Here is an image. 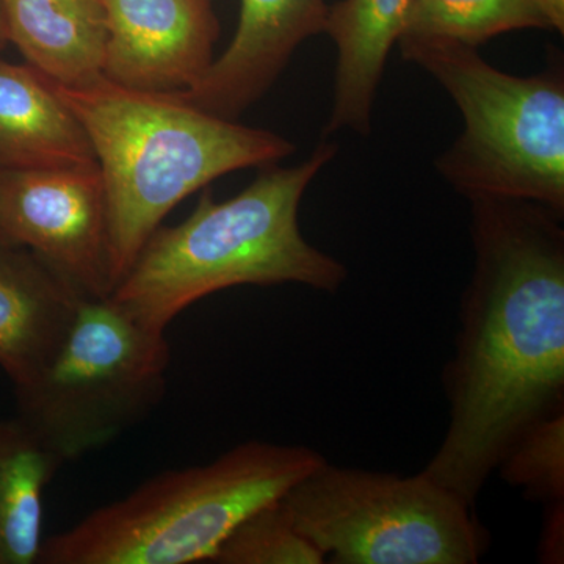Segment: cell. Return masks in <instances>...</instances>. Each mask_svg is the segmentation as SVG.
<instances>
[{
    "mask_svg": "<svg viewBox=\"0 0 564 564\" xmlns=\"http://www.w3.org/2000/svg\"><path fill=\"white\" fill-rule=\"evenodd\" d=\"M88 165L90 140L50 79L0 58V169Z\"/></svg>",
    "mask_w": 564,
    "mask_h": 564,
    "instance_id": "4fadbf2b",
    "label": "cell"
},
{
    "mask_svg": "<svg viewBox=\"0 0 564 564\" xmlns=\"http://www.w3.org/2000/svg\"><path fill=\"white\" fill-rule=\"evenodd\" d=\"M104 77L139 90H191L214 63L220 24L210 0H102Z\"/></svg>",
    "mask_w": 564,
    "mask_h": 564,
    "instance_id": "9c48e42d",
    "label": "cell"
},
{
    "mask_svg": "<svg viewBox=\"0 0 564 564\" xmlns=\"http://www.w3.org/2000/svg\"><path fill=\"white\" fill-rule=\"evenodd\" d=\"M497 470L545 505L564 499V411L527 429L508 448Z\"/></svg>",
    "mask_w": 564,
    "mask_h": 564,
    "instance_id": "ac0fdd59",
    "label": "cell"
},
{
    "mask_svg": "<svg viewBox=\"0 0 564 564\" xmlns=\"http://www.w3.org/2000/svg\"><path fill=\"white\" fill-rule=\"evenodd\" d=\"M293 524L334 564H475L486 533L470 505L421 473L323 462L281 497Z\"/></svg>",
    "mask_w": 564,
    "mask_h": 564,
    "instance_id": "52a82bcc",
    "label": "cell"
},
{
    "mask_svg": "<svg viewBox=\"0 0 564 564\" xmlns=\"http://www.w3.org/2000/svg\"><path fill=\"white\" fill-rule=\"evenodd\" d=\"M325 458L306 445L250 441L202 466L166 470L47 538L41 564L210 562L254 511L280 500Z\"/></svg>",
    "mask_w": 564,
    "mask_h": 564,
    "instance_id": "277c9868",
    "label": "cell"
},
{
    "mask_svg": "<svg viewBox=\"0 0 564 564\" xmlns=\"http://www.w3.org/2000/svg\"><path fill=\"white\" fill-rule=\"evenodd\" d=\"M7 31L29 66L54 84L79 87L104 76L102 0H0Z\"/></svg>",
    "mask_w": 564,
    "mask_h": 564,
    "instance_id": "5bb4252c",
    "label": "cell"
},
{
    "mask_svg": "<svg viewBox=\"0 0 564 564\" xmlns=\"http://www.w3.org/2000/svg\"><path fill=\"white\" fill-rule=\"evenodd\" d=\"M336 155L337 144L323 140L299 165L263 166L231 199L215 202L204 188L188 218L152 234L111 299L148 328L166 333L192 304L237 285L339 291L347 267L307 242L299 221L304 193Z\"/></svg>",
    "mask_w": 564,
    "mask_h": 564,
    "instance_id": "3957f363",
    "label": "cell"
},
{
    "mask_svg": "<svg viewBox=\"0 0 564 564\" xmlns=\"http://www.w3.org/2000/svg\"><path fill=\"white\" fill-rule=\"evenodd\" d=\"M563 502L547 505L543 532V558L549 563H558L563 558Z\"/></svg>",
    "mask_w": 564,
    "mask_h": 564,
    "instance_id": "d6986e66",
    "label": "cell"
},
{
    "mask_svg": "<svg viewBox=\"0 0 564 564\" xmlns=\"http://www.w3.org/2000/svg\"><path fill=\"white\" fill-rule=\"evenodd\" d=\"M51 84L87 133L101 173L113 289L177 204L225 174L296 151L280 133L209 113L176 93L104 76L79 87Z\"/></svg>",
    "mask_w": 564,
    "mask_h": 564,
    "instance_id": "7a4b0ae2",
    "label": "cell"
},
{
    "mask_svg": "<svg viewBox=\"0 0 564 564\" xmlns=\"http://www.w3.org/2000/svg\"><path fill=\"white\" fill-rule=\"evenodd\" d=\"M397 44L463 115L462 135L434 162L441 177L467 199H524L564 214L562 70L513 76L455 41L400 36Z\"/></svg>",
    "mask_w": 564,
    "mask_h": 564,
    "instance_id": "5b68a950",
    "label": "cell"
},
{
    "mask_svg": "<svg viewBox=\"0 0 564 564\" xmlns=\"http://www.w3.org/2000/svg\"><path fill=\"white\" fill-rule=\"evenodd\" d=\"M166 333L107 296H82L68 332L33 380L14 386L18 417L63 463L106 447L143 421L166 392Z\"/></svg>",
    "mask_w": 564,
    "mask_h": 564,
    "instance_id": "8992f818",
    "label": "cell"
},
{
    "mask_svg": "<svg viewBox=\"0 0 564 564\" xmlns=\"http://www.w3.org/2000/svg\"><path fill=\"white\" fill-rule=\"evenodd\" d=\"M543 9L545 17L551 21L554 31H564V0H536Z\"/></svg>",
    "mask_w": 564,
    "mask_h": 564,
    "instance_id": "ffe728a7",
    "label": "cell"
},
{
    "mask_svg": "<svg viewBox=\"0 0 564 564\" xmlns=\"http://www.w3.org/2000/svg\"><path fill=\"white\" fill-rule=\"evenodd\" d=\"M82 296L28 248L0 239V369L13 388L50 362Z\"/></svg>",
    "mask_w": 564,
    "mask_h": 564,
    "instance_id": "8fae6325",
    "label": "cell"
},
{
    "mask_svg": "<svg viewBox=\"0 0 564 564\" xmlns=\"http://www.w3.org/2000/svg\"><path fill=\"white\" fill-rule=\"evenodd\" d=\"M62 466L22 419L0 417V564L39 563L44 491Z\"/></svg>",
    "mask_w": 564,
    "mask_h": 564,
    "instance_id": "9a60e30c",
    "label": "cell"
},
{
    "mask_svg": "<svg viewBox=\"0 0 564 564\" xmlns=\"http://www.w3.org/2000/svg\"><path fill=\"white\" fill-rule=\"evenodd\" d=\"M326 0H240V18L228 50L185 91L199 109L236 120L276 82L300 44L325 33Z\"/></svg>",
    "mask_w": 564,
    "mask_h": 564,
    "instance_id": "30bf717a",
    "label": "cell"
},
{
    "mask_svg": "<svg viewBox=\"0 0 564 564\" xmlns=\"http://www.w3.org/2000/svg\"><path fill=\"white\" fill-rule=\"evenodd\" d=\"M518 31L554 29L536 0H411L400 36L478 47Z\"/></svg>",
    "mask_w": 564,
    "mask_h": 564,
    "instance_id": "2e32d148",
    "label": "cell"
},
{
    "mask_svg": "<svg viewBox=\"0 0 564 564\" xmlns=\"http://www.w3.org/2000/svg\"><path fill=\"white\" fill-rule=\"evenodd\" d=\"M0 239L28 248L82 295L113 291L98 163L0 169Z\"/></svg>",
    "mask_w": 564,
    "mask_h": 564,
    "instance_id": "ba28073f",
    "label": "cell"
},
{
    "mask_svg": "<svg viewBox=\"0 0 564 564\" xmlns=\"http://www.w3.org/2000/svg\"><path fill=\"white\" fill-rule=\"evenodd\" d=\"M411 0H339L328 7L325 33L336 44L333 106L326 137L372 132L375 98Z\"/></svg>",
    "mask_w": 564,
    "mask_h": 564,
    "instance_id": "7c38bea8",
    "label": "cell"
},
{
    "mask_svg": "<svg viewBox=\"0 0 564 564\" xmlns=\"http://www.w3.org/2000/svg\"><path fill=\"white\" fill-rule=\"evenodd\" d=\"M217 564H322L321 549L293 524L281 499L248 516L210 560Z\"/></svg>",
    "mask_w": 564,
    "mask_h": 564,
    "instance_id": "e0dca14e",
    "label": "cell"
},
{
    "mask_svg": "<svg viewBox=\"0 0 564 564\" xmlns=\"http://www.w3.org/2000/svg\"><path fill=\"white\" fill-rule=\"evenodd\" d=\"M475 262L444 372L451 422L422 470L474 507L508 448L564 402L563 214L470 198Z\"/></svg>",
    "mask_w": 564,
    "mask_h": 564,
    "instance_id": "6da1fadb",
    "label": "cell"
},
{
    "mask_svg": "<svg viewBox=\"0 0 564 564\" xmlns=\"http://www.w3.org/2000/svg\"><path fill=\"white\" fill-rule=\"evenodd\" d=\"M9 31H7L6 14H3L2 2H0V52L9 46Z\"/></svg>",
    "mask_w": 564,
    "mask_h": 564,
    "instance_id": "44dd1931",
    "label": "cell"
}]
</instances>
